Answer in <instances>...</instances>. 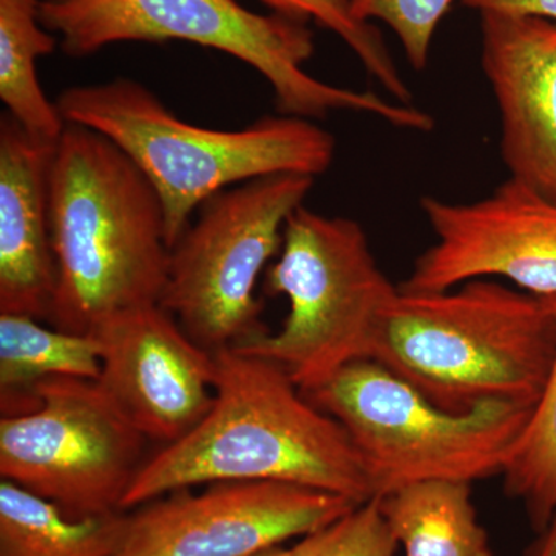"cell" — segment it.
Returning a JSON list of instances; mask_svg holds the SVG:
<instances>
[{"mask_svg":"<svg viewBox=\"0 0 556 556\" xmlns=\"http://www.w3.org/2000/svg\"><path fill=\"white\" fill-rule=\"evenodd\" d=\"M215 399L199 426L146 459L123 510L181 489L225 481H277L372 500L350 434L317 408L273 361L215 351Z\"/></svg>","mask_w":556,"mask_h":556,"instance_id":"6da1fadb","label":"cell"},{"mask_svg":"<svg viewBox=\"0 0 556 556\" xmlns=\"http://www.w3.org/2000/svg\"><path fill=\"white\" fill-rule=\"evenodd\" d=\"M56 289L51 327L93 334L124 311L160 303L169 270L166 214L118 144L67 124L50 169Z\"/></svg>","mask_w":556,"mask_h":556,"instance_id":"7a4b0ae2","label":"cell"},{"mask_svg":"<svg viewBox=\"0 0 556 556\" xmlns=\"http://www.w3.org/2000/svg\"><path fill=\"white\" fill-rule=\"evenodd\" d=\"M555 357L546 299L477 278L441 292L399 289L369 361L438 407L466 413L495 401L535 407Z\"/></svg>","mask_w":556,"mask_h":556,"instance_id":"3957f363","label":"cell"},{"mask_svg":"<svg viewBox=\"0 0 556 556\" xmlns=\"http://www.w3.org/2000/svg\"><path fill=\"white\" fill-rule=\"evenodd\" d=\"M56 105L65 123L100 131L144 172L163 201L170 249L215 193L269 175L316 178L336 155L334 137L313 119L263 116L239 130L207 129L129 78L68 87Z\"/></svg>","mask_w":556,"mask_h":556,"instance_id":"277c9868","label":"cell"},{"mask_svg":"<svg viewBox=\"0 0 556 556\" xmlns=\"http://www.w3.org/2000/svg\"><path fill=\"white\" fill-rule=\"evenodd\" d=\"M39 16L72 58L90 56L113 43L185 40L223 51L258 72L273 87L280 115L320 119L354 112L399 129L430 131L434 126L428 113L413 105L314 78L305 70L314 54L308 22L254 13L237 0H40Z\"/></svg>","mask_w":556,"mask_h":556,"instance_id":"5b68a950","label":"cell"},{"mask_svg":"<svg viewBox=\"0 0 556 556\" xmlns=\"http://www.w3.org/2000/svg\"><path fill=\"white\" fill-rule=\"evenodd\" d=\"M265 291L288 299L283 327L232 350L273 361L303 393L346 365L371 358L380 325L399 294L357 222L305 206L288 218Z\"/></svg>","mask_w":556,"mask_h":556,"instance_id":"8992f818","label":"cell"},{"mask_svg":"<svg viewBox=\"0 0 556 556\" xmlns=\"http://www.w3.org/2000/svg\"><path fill=\"white\" fill-rule=\"evenodd\" d=\"M303 394L350 434L372 500L416 482L503 473L535 408L495 401L447 412L375 361L353 362Z\"/></svg>","mask_w":556,"mask_h":556,"instance_id":"52a82bcc","label":"cell"},{"mask_svg":"<svg viewBox=\"0 0 556 556\" xmlns=\"http://www.w3.org/2000/svg\"><path fill=\"white\" fill-rule=\"evenodd\" d=\"M314 179L278 174L222 190L201 204L170 249L160 305L204 350L247 345L269 332L255 288Z\"/></svg>","mask_w":556,"mask_h":556,"instance_id":"ba28073f","label":"cell"},{"mask_svg":"<svg viewBox=\"0 0 556 556\" xmlns=\"http://www.w3.org/2000/svg\"><path fill=\"white\" fill-rule=\"evenodd\" d=\"M31 391L38 408L0 419V477L70 518L123 511L149 439L97 380L51 376Z\"/></svg>","mask_w":556,"mask_h":556,"instance_id":"9c48e42d","label":"cell"},{"mask_svg":"<svg viewBox=\"0 0 556 556\" xmlns=\"http://www.w3.org/2000/svg\"><path fill=\"white\" fill-rule=\"evenodd\" d=\"M361 506L350 497L277 481H225L177 490L129 515L116 556H252L308 536Z\"/></svg>","mask_w":556,"mask_h":556,"instance_id":"30bf717a","label":"cell"},{"mask_svg":"<svg viewBox=\"0 0 556 556\" xmlns=\"http://www.w3.org/2000/svg\"><path fill=\"white\" fill-rule=\"evenodd\" d=\"M434 243L420 254L405 292L447 291L503 277L536 298L556 295V203L508 178L475 203L424 197Z\"/></svg>","mask_w":556,"mask_h":556,"instance_id":"8fae6325","label":"cell"},{"mask_svg":"<svg viewBox=\"0 0 556 556\" xmlns=\"http://www.w3.org/2000/svg\"><path fill=\"white\" fill-rule=\"evenodd\" d=\"M98 386L149 441L174 444L207 415L215 399L214 353L186 334L160 303L110 318Z\"/></svg>","mask_w":556,"mask_h":556,"instance_id":"7c38bea8","label":"cell"},{"mask_svg":"<svg viewBox=\"0 0 556 556\" xmlns=\"http://www.w3.org/2000/svg\"><path fill=\"white\" fill-rule=\"evenodd\" d=\"M482 68L510 178L556 203V22L485 11Z\"/></svg>","mask_w":556,"mask_h":556,"instance_id":"4fadbf2b","label":"cell"},{"mask_svg":"<svg viewBox=\"0 0 556 556\" xmlns=\"http://www.w3.org/2000/svg\"><path fill=\"white\" fill-rule=\"evenodd\" d=\"M56 142L0 119V314L49 320L56 289L50 169Z\"/></svg>","mask_w":556,"mask_h":556,"instance_id":"5bb4252c","label":"cell"},{"mask_svg":"<svg viewBox=\"0 0 556 556\" xmlns=\"http://www.w3.org/2000/svg\"><path fill=\"white\" fill-rule=\"evenodd\" d=\"M405 556H493L479 522L471 484L448 479L416 482L378 497Z\"/></svg>","mask_w":556,"mask_h":556,"instance_id":"9a60e30c","label":"cell"},{"mask_svg":"<svg viewBox=\"0 0 556 556\" xmlns=\"http://www.w3.org/2000/svg\"><path fill=\"white\" fill-rule=\"evenodd\" d=\"M101 343L93 334L43 328L39 320L0 314V394L3 416L38 408L33 387L51 376L98 380Z\"/></svg>","mask_w":556,"mask_h":556,"instance_id":"2e32d148","label":"cell"},{"mask_svg":"<svg viewBox=\"0 0 556 556\" xmlns=\"http://www.w3.org/2000/svg\"><path fill=\"white\" fill-rule=\"evenodd\" d=\"M127 527L124 510L70 518L13 482L0 484V556H116Z\"/></svg>","mask_w":556,"mask_h":556,"instance_id":"e0dca14e","label":"cell"},{"mask_svg":"<svg viewBox=\"0 0 556 556\" xmlns=\"http://www.w3.org/2000/svg\"><path fill=\"white\" fill-rule=\"evenodd\" d=\"M40 0H0V101L25 130L58 142L64 131L56 102L38 79V60L56 50L58 39L40 22Z\"/></svg>","mask_w":556,"mask_h":556,"instance_id":"ac0fdd59","label":"cell"},{"mask_svg":"<svg viewBox=\"0 0 556 556\" xmlns=\"http://www.w3.org/2000/svg\"><path fill=\"white\" fill-rule=\"evenodd\" d=\"M501 477L506 495L522 504L530 526L541 532L556 514V369Z\"/></svg>","mask_w":556,"mask_h":556,"instance_id":"d6986e66","label":"cell"},{"mask_svg":"<svg viewBox=\"0 0 556 556\" xmlns=\"http://www.w3.org/2000/svg\"><path fill=\"white\" fill-rule=\"evenodd\" d=\"M274 13L300 21H314L334 33L388 94L401 104L412 105V91L401 76L378 28L354 16L351 0H260Z\"/></svg>","mask_w":556,"mask_h":556,"instance_id":"ffe728a7","label":"cell"},{"mask_svg":"<svg viewBox=\"0 0 556 556\" xmlns=\"http://www.w3.org/2000/svg\"><path fill=\"white\" fill-rule=\"evenodd\" d=\"M453 0H351L354 16L362 22L380 21L394 31L409 65L427 67L439 22Z\"/></svg>","mask_w":556,"mask_h":556,"instance_id":"44dd1931","label":"cell"},{"mask_svg":"<svg viewBox=\"0 0 556 556\" xmlns=\"http://www.w3.org/2000/svg\"><path fill=\"white\" fill-rule=\"evenodd\" d=\"M397 546L375 497L318 530L314 556H394Z\"/></svg>","mask_w":556,"mask_h":556,"instance_id":"7402d4cb","label":"cell"},{"mask_svg":"<svg viewBox=\"0 0 556 556\" xmlns=\"http://www.w3.org/2000/svg\"><path fill=\"white\" fill-rule=\"evenodd\" d=\"M463 3L479 13L496 11L556 22V0H463Z\"/></svg>","mask_w":556,"mask_h":556,"instance_id":"603a6c76","label":"cell"},{"mask_svg":"<svg viewBox=\"0 0 556 556\" xmlns=\"http://www.w3.org/2000/svg\"><path fill=\"white\" fill-rule=\"evenodd\" d=\"M525 556H556V514L551 522L536 533Z\"/></svg>","mask_w":556,"mask_h":556,"instance_id":"cb8c5ba5","label":"cell"},{"mask_svg":"<svg viewBox=\"0 0 556 556\" xmlns=\"http://www.w3.org/2000/svg\"><path fill=\"white\" fill-rule=\"evenodd\" d=\"M317 541L318 532H314L308 536L302 538V540L292 547L277 546L252 556H314V552H316L317 547Z\"/></svg>","mask_w":556,"mask_h":556,"instance_id":"d4e9b609","label":"cell"},{"mask_svg":"<svg viewBox=\"0 0 556 556\" xmlns=\"http://www.w3.org/2000/svg\"><path fill=\"white\" fill-rule=\"evenodd\" d=\"M543 299H546V302L548 303V306H551L552 314H554L555 321H556V295H554V298H543ZM554 369H556V357H555Z\"/></svg>","mask_w":556,"mask_h":556,"instance_id":"484cf974","label":"cell"}]
</instances>
